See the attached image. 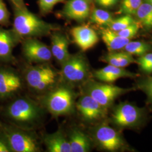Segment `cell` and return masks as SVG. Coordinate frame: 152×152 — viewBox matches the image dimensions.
<instances>
[{
	"mask_svg": "<svg viewBox=\"0 0 152 152\" xmlns=\"http://www.w3.org/2000/svg\"><path fill=\"white\" fill-rule=\"evenodd\" d=\"M142 0H122L118 14L135 15Z\"/></svg>",
	"mask_w": 152,
	"mask_h": 152,
	"instance_id": "cell-25",
	"label": "cell"
},
{
	"mask_svg": "<svg viewBox=\"0 0 152 152\" xmlns=\"http://www.w3.org/2000/svg\"><path fill=\"white\" fill-rule=\"evenodd\" d=\"M124 49L125 51L130 54L141 56L150 50L151 46L141 41H130Z\"/></svg>",
	"mask_w": 152,
	"mask_h": 152,
	"instance_id": "cell-23",
	"label": "cell"
},
{
	"mask_svg": "<svg viewBox=\"0 0 152 152\" xmlns=\"http://www.w3.org/2000/svg\"><path fill=\"white\" fill-rule=\"evenodd\" d=\"M117 57L118 58L120 66L121 68H125L131 64L136 63V60L134 59L132 55L127 52H119L116 53Z\"/></svg>",
	"mask_w": 152,
	"mask_h": 152,
	"instance_id": "cell-30",
	"label": "cell"
},
{
	"mask_svg": "<svg viewBox=\"0 0 152 152\" xmlns=\"http://www.w3.org/2000/svg\"><path fill=\"white\" fill-rule=\"evenodd\" d=\"M136 63L140 65L141 69L152 64V53H146L136 60Z\"/></svg>",
	"mask_w": 152,
	"mask_h": 152,
	"instance_id": "cell-31",
	"label": "cell"
},
{
	"mask_svg": "<svg viewBox=\"0 0 152 152\" xmlns=\"http://www.w3.org/2000/svg\"><path fill=\"white\" fill-rule=\"evenodd\" d=\"M10 13L4 0H0V26H8L10 24Z\"/></svg>",
	"mask_w": 152,
	"mask_h": 152,
	"instance_id": "cell-27",
	"label": "cell"
},
{
	"mask_svg": "<svg viewBox=\"0 0 152 152\" xmlns=\"http://www.w3.org/2000/svg\"><path fill=\"white\" fill-rule=\"evenodd\" d=\"M142 117L141 109L130 103H121L114 109L112 120L120 127H131L136 125Z\"/></svg>",
	"mask_w": 152,
	"mask_h": 152,
	"instance_id": "cell-9",
	"label": "cell"
},
{
	"mask_svg": "<svg viewBox=\"0 0 152 152\" xmlns=\"http://www.w3.org/2000/svg\"><path fill=\"white\" fill-rule=\"evenodd\" d=\"M101 33L102 39L110 52L124 49L130 41V39L120 36L109 28L103 29Z\"/></svg>",
	"mask_w": 152,
	"mask_h": 152,
	"instance_id": "cell-19",
	"label": "cell"
},
{
	"mask_svg": "<svg viewBox=\"0 0 152 152\" xmlns=\"http://www.w3.org/2000/svg\"><path fill=\"white\" fill-rule=\"evenodd\" d=\"M71 152H87L90 149V141L87 135L82 131L74 129L71 131L69 137Z\"/></svg>",
	"mask_w": 152,
	"mask_h": 152,
	"instance_id": "cell-20",
	"label": "cell"
},
{
	"mask_svg": "<svg viewBox=\"0 0 152 152\" xmlns=\"http://www.w3.org/2000/svg\"><path fill=\"white\" fill-rule=\"evenodd\" d=\"M24 56L29 62L45 63L50 61L53 55L51 49L43 42L33 37L27 38L22 44Z\"/></svg>",
	"mask_w": 152,
	"mask_h": 152,
	"instance_id": "cell-8",
	"label": "cell"
},
{
	"mask_svg": "<svg viewBox=\"0 0 152 152\" xmlns=\"http://www.w3.org/2000/svg\"><path fill=\"white\" fill-rule=\"evenodd\" d=\"M44 142L49 152H71L69 140L61 130L45 135Z\"/></svg>",
	"mask_w": 152,
	"mask_h": 152,
	"instance_id": "cell-18",
	"label": "cell"
},
{
	"mask_svg": "<svg viewBox=\"0 0 152 152\" xmlns=\"http://www.w3.org/2000/svg\"><path fill=\"white\" fill-rule=\"evenodd\" d=\"M56 29L51 24L45 22L28 11L14 9V20L11 29L16 37L30 38L47 36Z\"/></svg>",
	"mask_w": 152,
	"mask_h": 152,
	"instance_id": "cell-1",
	"label": "cell"
},
{
	"mask_svg": "<svg viewBox=\"0 0 152 152\" xmlns=\"http://www.w3.org/2000/svg\"><path fill=\"white\" fill-rule=\"evenodd\" d=\"M138 87L146 94L148 100L152 103V77H148L143 80Z\"/></svg>",
	"mask_w": 152,
	"mask_h": 152,
	"instance_id": "cell-29",
	"label": "cell"
},
{
	"mask_svg": "<svg viewBox=\"0 0 152 152\" xmlns=\"http://www.w3.org/2000/svg\"><path fill=\"white\" fill-rule=\"evenodd\" d=\"M11 152V149L5 137L0 133V152Z\"/></svg>",
	"mask_w": 152,
	"mask_h": 152,
	"instance_id": "cell-34",
	"label": "cell"
},
{
	"mask_svg": "<svg viewBox=\"0 0 152 152\" xmlns=\"http://www.w3.org/2000/svg\"><path fill=\"white\" fill-rule=\"evenodd\" d=\"M142 70L145 72H146L147 73H152V64L150 65H148L147 66L143 68L142 69Z\"/></svg>",
	"mask_w": 152,
	"mask_h": 152,
	"instance_id": "cell-35",
	"label": "cell"
},
{
	"mask_svg": "<svg viewBox=\"0 0 152 152\" xmlns=\"http://www.w3.org/2000/svg\"><path fill=\"white\" fill-rule=\"evenodd\" d=\"M135 22L131 15H125L118 19H113L108 27L114 32H118Z\"/></svg>",
	"mask_w": 152,
	"mask_h": 152,
	"instance_id": "cell-24",
	"label": "cell"
},
{
	"mask_svg": "<svg viewBox=\"0 0 152 152\" xmlns=\"http://www.w3.org/2000/svg\"><path fill=\"white\" fill-rule=\"evenodd\" d=\"M133 90L132 88H125L95 81L88 82L86 86V94L91 96L105 109L109 107L120 95Z\"/></svg>",
	"mask_w": 152,
	"mask_h": 152,
	"instance_id": "cell-5",
	"label": "cell"
},
{
	"mask_svg": "<svg viewBox=\"0 0 152 152\" xmlns=\"http://www.w3.org/2000/svg\"><path fill=\"white\" fill-rule=\"evenodd\" d=\"M144 1L147 2H148V3H149V4L152 5V0H144Z\"/></svg>",
	"mask_w": 152,
	"mask_h": 152,
	"instance_id": "cell-36",
	"label": "cell"
},
{
	"mask_svg": "<svg viewBox=\"0 0 152 152\" xmlns=\"http://www.w3.org/2000/svg\"><path fill=\"white\" fill-rule=\"evenodd\" d=\"M51 51L53 56L60 64L67 60L71 54L69 53V41L64 34L59 32L53 33L51 37Z\"/></svg>",
	"mask_w": 152,
	"mask_h": 152,
	"instance_id": "cell-17",
	"label": "cell"
},
{
	"mask_svg": "<svg viewBox=\"0 0 152 152\" xmlns=\"http://www.w3.org/2000/svg\"><path fill=\"white\" fill-rule=\"evenodd\" d=\"M41 110L37 104L27 98L16 99L6 109L8 119L16 125H32L40 118Z\"/></svg>",
	"mask_w": 152,
	"mask_h": 152,
	"instance_id": "cell-2",
	"label": "cell"
},
{
	"mask_svg": "<svg viewBox=\"0 0 152 152\" xmlns=\"http://www.w3.org/2000/svg\"><path fill=\"white\" fill-rule=\"evenodd\" d=\"M139 29V24L135 22L131 24L127 27L124 29L123 30H121L120 31L116 32L121 37L131 39L136 35Z\"/></svg>",
	"mask_w": 152,
	"mask_h": 152,
	"instance_id": "cell-28",
	"label": "cell"
},
{
	"mask_svg": "<svg viewBox=\"0 0 152 152\" xmlns=\"http://www.w3.org/2000/svg\"><path fill=\"white\" fill-rule=\"evenodd\" d=\"M95 137L103 149L110 152L116 151L124 145L120 134L106 124L100 125L95 131Z\"/></svg>",
	"mask_w": 152,
	"mask_h": 152,
	"instance_id": "cell-11",
	"label": "cell"
},
{
	"mask_svg": "<svg viewBox=\"0 0 152 152\" xmlns=\"http://www.w3.org/2000/svg\"><path fill=\"white\" fill-rule=\"evenodd\" d=\"M19 40L12 30L0 26V61L8 63L12 60L13 50Z\"/></svg>",
	"mask_w": 152,
	"mask_h": 152,
	"instance_id": "cell-15",
	"label": "cell"
},
{
	"mask_svg": "<svg viewBox=\"0 0 152 152\" xmlns=\"http://www.w3.org/2000/svg\"><path fill=\"white\" fill-rule=\"evenodd\" d=\"M113 20V17L110 12L99 9H94L90 16V22L103 26H108Z\"/></svg>",
	"mask_w": 152,
	"mask_h": 152,
	"instance_id": "cell-22",
	"label": "cell"
},
{
	"mask_svg": "<svg viewBox=\"0 0 152 152\" xmlns=\"http://www.w3.org/2000/svg\"><path fill=\"white\" fill-rule=\"evenodd\" d=\"M0 133L11 152H36L39 150L37 141L32 135L14 126L0 124Z\"/></svg>",
	"mask_w": 152,
	"mask_h": 152,
	"instance_id": "cell-3",
	"label": "cell"
},
{
	"mask_svg": "<svg viewBox=\"0 0 152 152\" xmlns=\"http://www.w3.org/2000/svg\"><path fill=\"white\" fill-rule=\"evenodd\" d=\"M90 14L89 2L86 0H68L62 11V14L66 18L78 22L85 20Z\"/></svg>",
	"mask_w": 152,
	"mask_h": 152,
	"instance_id": "cell-14",
	"label": "cell"
},
{
	"mask_svg": "<svg viewBox=\"0 0 152 152\" xmlns=\"http://www.w3.org/2000/svg\"><path fill=\"white\" fill-rule=\"evenodd\" d=\"M57 73L48 65H36L28 68L26 80L28 86L37 91H43L53 86L56 81Z\"/></svg>",
	"mask_w": 152,
	"mask_h": 152,
	"instance_id": "cell-6",
	"label": "cell"
},
{
	"mask_svg": "<svg viewBox=\"0 0 152 152\" xmlns=\"http://www.w3.org/2000/svg\"><path fill=\"white\" fill-rule=\"evenodd\" d=\"M71 33L74 42L82 51L91 49L99 41L97 33L87 26L75 27Z\"/></svg>",
	"mask_w": 152,
	"mask_h": 152,
	"instance_id": "cell-13",
	"label": "cell"
},
{
	"mask_svg": "<svg viewBox=\"0 0 152 152\" xmlns=\"http://www.w3.org/2000/svg\"><path fill=\"white\" fill-rule=\"evenodd\" d=\"M76 107L82 117L88 121L100 119L105 114V109L87 94L79 99Z\"/></svg>",
	"mask_w": 152,
	"mask_h": 152,
	"instance_id": "cell-12",
	"label": "cell"
},
{
	"mask_svg": "<svg viewBox=\"0 0 152 152\" xmlns=\"http://www.w3.org/2000/svg\"><path fill=\"white\" fill-rule=\"evenodd\" d=\"M74 93L70 88L60 86L46 96L45 104L48 110L55 116L69 114L74 106Z\"/></svg>",
	"mask_w": 152,
	"mask_h": 152,
	"instance_id": "cell-4",
	"label": "cell"
},
{
	"mask_svg": "<svg viewBox=\"0 0 152 152\" xmlns=\"http://www.w3.org/2000/svg\"><path fill=\"white\" fill-rule=\"evenodd\" d=\"M22 87V79L16 72L0 66V99L11 98Z\"/></svg>",
	"mask_w": 152,
	"mask_h": 152,
	"instance_id": "cell-10",
	"label": "cell"
},
{
	"mask_svg": "<svg viewBox=\"0 0 152 152\" xmlns=\"http://www.w3.org/2000/svg\"><path fill=\"white\" fill-rule=\"evenodd\" d=\"M9 1L12 6L13 10H24L27 9L24 0H9Z\"/></svg>",
	"mask_w": 152,
	"mask_h": 152,
	"instance_id": "cell-33",
	"label": "cell"
},
{
	"mask_svg": "<svg viewBox=\"0 0 152 152\" xmlns=\"http://www.w3.org/2000/svg\"><path fill=\"white\" fill-rule=\"evenodd\" d=\"M135 15L145 27H152V5L151 4L142 2Z\"/></svg>",
	"mask_w": 152,
	"mask_h": 152,
	"instance_id": "cell-21",
	"label": "cell"
},
{
	"mask_svg": "<svg viewBox=\"0 0 152 152\" xmlns=\"http://www.w3.org/2000/svg\"><path fill=\"white\" fill-rule=\"evenodd\" d=\"M61 65V76L67 83L75 85L84 81L87 77L88 66L81 55H71Z\"/></svg>",
	"mask_w": 152,
	"mask_h": 152,
	"instance_id": "cell-7",
	"label": "cell"
},
{
	"mask_svg": "<svg viewBox=\"0 0 152 152\" xmlns=\"http://www.w3.org/2000/svg\"><path fill=\"white\" fill-rule=\"evenodd\" d=\"M86 1H87L88 2H91L92 0H86Z\"/></svg>",
	"mask_w": 152,
	"mask_h": 152,
	"instance_id": "cell-37",
	"label": "cell"
},
{
	"mask_svg": "<svg viewBox=\"0 0 152 152\" xmlns=\"http://www.w3.org/2000/svg\"><path fill=\"white\" fill-rule=\"evenodd\" d=\"M94 75L99 80L105 83H112L121 78H135L138 76L136 73L127 71L124 68L111 65L95 71Z\"/></svg>",
	"mask_w": 152,
	"mask_h": 152,
	"instance_id": "cell-16",
	"label": "cell"
},
{
	"mask_svg": "<svg viewBox=\"0 0 152 152\" xmlns=\"http://www.w3.org/2000/svg\"><path fill=\"white\" fill-rule=\"evenodd\" d=\"M65 0H38L39 10L42 14H47L53 10L54 6Z\"/></svg>",
	"mask_w": 152,
	"mask_h": 152,
	"instance_id": "cell-26",
	"label": "cell"
},
{
	"mask_svg": "<svg viewBox=\"0 0 152 152\" xmlns=\"http://www.w3.org/2000/svg\"><path fill=\"white\" fill-rule=\"evenodd\" d=\"M98 5L105 7L109 8L115 5L119 0H95Z\"/></svg>",
	"mask_w": 152,
	"mask_h": 152,
	"instance_id": "cell-32",
	"label": "cell"
}]
</instances>
